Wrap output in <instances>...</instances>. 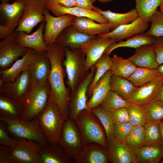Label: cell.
Masks as SVG:
<instances>
[{
	"label": "cell",
	"instance_id": "cell-5",
	"mask_svg": "<svg viewBox=\"0 0 163 163\" xmlns=\"http://www.w3.org/2000/svg\"><path fill=\"white\" fill-rule=\"evenodd\" d=\"M64 50L66 56L63 64L67 75L66 83L71 94L84 80L89 71L85 69V53L79 49L70 50L66 47Z\"/></svg>",
	"mask_w": 163,
	"mask_h": 163
},
{
	"label": "cell",
	"instance_id": "cell-33",
	"mask_svg": "<svg viewBox=\"0 0 163 163\" xmlns=\"http://www.w3.org/2000/svg\"><path fill=\"white\" fill-rule=\"evenodd\" d=\"M156 38L147 34L145 32L134 36L123 41L121 40L118 43H113L106 50L104 53L110 55L114 50L120 47H128L135 49L141 46L152 44L155 42Z\"/></svg>",
	"mask_w": 163,
	"mask_h": 163
},
{
	"label": "cell",
	"instance_id": "cell-13",
	"mask_svg": "<svg viewBox=\"0 0 163 163\" xmlns=\"http://www.w3.org/2000/svg\"><path fill=\"white\" fill-rule=\"evenodd\" d=\"M46 18L43 38L47 46L56 42L61 32L67 27L72 25L75 16L67 14L54 17L46 8L44 13Z\"/></svg>",
	"mask_w": 163,
	"mask_h": 163
},
{
	"label": "cell",
	"instance_id": "cell-39",
	"mask_svg": "<svg viewBox=\"0 0 163 163\" xmlns=\"http://www.w3.org/2000/svg\"><path fill=\"white\" fill-rule=\"evenodd\" d=\"M145 131L144 126H133L124 142L136 154L145 144Z\"/></svg>",
	"mask_w": 163,
	"mask_h": 163
},
{
	"label": "cell",
	"instance_id": "cell-2",
	"mask_svg": "<svg viewBox=\"0 0 163 163\" xmlns=\"http://www.w3.org/2000/svg\"><path fill=\"white\" fill-rule=\"evenodd\" d=\"M36 117L49 143L58 144L65 120L57 104L49 97L46 105Z\"/></svg>",
	"mask_w": 163,
	"mask_h": 163
},
{
	"label": "cell",
	"instance_id": "cell-24",
	"mask_svg": "<svg viewBox=\"0 0 163 163\" xmlns=\"http://www.w3.org/2000/svg\"><path fill=\"white\" fill-rule=\"evenodd\" d=\"M134 53L128 59L138 67L157 69L159 65L152 44H147L135 49Z\"/></svg>",
	"mask_w": 163,
	"mask_h": 163
},
{
	"label": "cell",
	"instance_id": "cell-30",
	"mask_svg": "<svg viewBox=\"0 0 163 163\" xmlns=\"http://www.w3.org/2000/svg\"><path fill=\"white\" fill-rule=\"evenodd\" d=\"M136 163H160L163 158L161 144L145 145L136 154Z\"/></svg>",
	"mask_w": 163,
	"mask_h": 163
},
{
	"label": "cell",
	"instance_id": "cell-45",
	"mask_svg": "<svg viewBox=\"0 0 163 163\" xmlns=\"http://www.w3.org/2000/svg\"><path fill=\"white\" fill-rule=\"evenodd\" d=\"M133 126L129 122L120 123L114 121L113 139L124 142Z\"/></svg>",
	"mask_w": 163,
	"mask_h": 163
},
{
	"label": "cell",
	"instance_id": "cell-28",
	"mask_svg": "<svg viewBox=\"0 0 163 163\" xmlns=\"http://www.w3.org/2000/svg\"><path fill=\"white\" fill-rule=\"evenodd\" d=\"M112 74L111 70L110 69L96 83L92 95L87 102V106L90 110L99 105L110 91V79Z\"/></svg>",
	"mask_w": 163,
	"mask_h": 163
},
{
	"label": "cell",
	"instance_id": "cell-25",
	"mask_svg": "<svg viewBox=\"0 0 163 163\" xmlns=\"http://www.w3.org/2000/svg\"><path fill=\"white\" fill-rule=\"evenodd\" d=\"M94 21L88 18L75 16L72 25L82 33L90 36L102 35L110 32L109 23H97Z\"/></svg>",
	"mask_w": 163,
	"mask_h": 163
},
{
	"label": "cell",
	"instance_id": "cell-15",
	"mask_svg": "<svg viewBox=\"0 0 163 163\" xmlns=\"http://www.w3.org/2000/svg\"><path fill=\"white\" fill-rule=\"evenodd\" d=\"M31 80L27 69L21 72L14 81L0 83V93L20 101L28 90Z\"/></svg>",
	"mask_w": 163,
	"mask_h": 163
},
{
	"label": "cell",
	"instance_id": "cell-18",
	"mask_svg": "<svg viewBox=\"0 0 163 163\" xmlns=\"http://www.w3.org/2000/svg\"><path fill=\"white\" fill-rule=\"evenodd\" d=\"M106 149L111 163H136V154L124 142L113 139Z\"/></svg>",
	"mask_w": 163,
	"mask_h": 163
},
{
	"label": "cell",
	"instance_id": "cell-42",
	"mask_svg": "<svg viewBox=\"0 0 163 163\" xmlns=\"http://www.w3.org/2000/svg\"><path fill=\"white\" fill-rule=\"evenodd\" d=\"M145 105L148 111V122L159 124L163 120V102L153 99Z\"/></svg>",
	"mask_w": 163,
	"mask_h": 163
},
{
	"label": "cell",
	"instance_id": "cell-31",
	"mask_svg": "<svg viewBox=\"0 0 163 163\" xmlns=\"http://www.w3.org/2000/svg\"><path fill=\"white\" fill-rule=\"evenodd\" d=\"M95 11L100 13L108 20L111 31L120 26L133 22L139 17L136 8L123 13L113 12L110 10L103 11L98 7Z\"/></svg>",
	"mask_w": 163,
	"mask_h": 163
},
{
	"label": "cell",
	"instance_id": "cell-29",
	"mask_svg": "<svg viewBox=\"0 0 163 163\" xmlns=\"http://www.w3.org/2000/svg\"><path fill=\"white\" fill-rule=\"evenodd\" d=\"M20 101L0 93V117L11 119H22Z\"/></svg>",
	"mask_w": 163,
	"mask_h": 163
},
{
	"label": "cell",
	"instance_id": "cell-36",
	"mask_svg": "<svg viewBox=\"0 0 163 163\" xmlns=\"http://www.w3.org/2000/svg\"><path fill=\"white\" fill-rule=\"evenodd\" d=\"M136 9L139 17L144 21L150 23L151 18L163 0H135Z\"/></svg>",
	"mask_w": 163,
	"mask_h": 163
},
{
	"label": "cell",
	"instance_id": "cell-51",
	"mask_svg": "<svg viewBox=\"0 0 163 163\" xmlns=\"http://www.w3.org/2000/svg\"><path fill=\"white\" fill-rule=\"evenodd\" d=\"M76 6L88 10H93L95 11L97 7L94 6L92 0H75Z\"/></svg>",
	"mask_w": 163,
	"mask_h": 163
},
{
	"label": "cell",
	"instance_id": "cell-8",
	"mask_svg": "<svg viewBox=\"0 0 163 163\" xmlns=\"http://www.w3.org/2000/svg\"><path fill=\"white\" fill-rule=\"evenodd\" d=\"M58 144L74 160L81 152L85 145L74 120H65Z\"/></svg>",
	"mask_w": 163,
	"mask_h": 163
},
{
	"label": "cell",
	"instance_id": "cell-9",
	"mask_svg": "<svg viewBox=\"0 0 163 163\" xmlns=\"http://www.w3.org/2000/svg\"><path fill=\"white\" fill-rule=\"evenodd\" d=\"M46 3V0H25L23 14L15 31L29 34L38 24L45 22Z\"/></svg>",
	"mask_w": 163,
	"mask_h": 163
},
{
	"label": "cell",
	"instance_id": "cell-10",
	"mask_svg": "<svg viewBox=\"0 0 163 163\" xmlns=\"http://www.w3.org/2000/svg\"><path fill=\"white\" fill-rule=\"evenodd\" d=\"M95 72L96 68L94 65L75 91L70 94L68 105L69 118L74 120L81 111L85 109L89 110L87 106V91Z\"/></svg>",
	"mask_w": 163,
	"mask_h": 163
},
{
	"label": "cell",
	"instance_id": "cell-11",
	"mask_svg": "<svg viewBox=\"0 0 163 163\" xmlns=\"http://www.w3.org/2000/svg\"><path fill=\"white\" fill-rule=\"evenodd\" d=\"M16 32L0 41V70L6 69L19 57L24 56L28 48L19 44L16 39Z\"/></svg>",
	"mask_w": 163,
	"mask_h": 163
},
{
	"label": "cell",
	"instance_id": "cell-43",
	"mask_svg": "<svg viewBox=\"0 0 163 163\" xmlns=\"http://www.w3.org/2000/svg\"><path fill=\"white\" fill-rule=\"evenodd\" d=\"M144 126L145 137L144 145L161 144L159 124L148 122Z\"/></svg>",
	"mask_w": 163,
	"mask_h": 163
},
{
	"label": "cell",
	"instance_id": "cell-14",
	"mask_svg": "<svg viewBox=\"0 0 163 163\" xmlns=\"http://www.w3.org/2000/svg\"><path fill=\"white\" fill-rule=\"evenodd\" d=\"M117 42L116 40L109 37L96 36L81 46L79 49L86 54V69L89 71L107 48Z\"/></svg>",
	"mask_w": 163,
	"mask_h": 163
},
{
	"label": "cell",
	"instance_id": "cell-22",
	"mask_svg": "<svg viewBox=\"0 0 163 163\" xmlns=\"http://www.w3.org/2000/svg\"><path fill=\"white\" fill-rule=\"evenodd\" d=\"M51 69V63L46 52L35 51L33 59L28 69L31 79L39 82L47 80Z\"/></svg>",
	"mask_w": 163,
	"mask_h": 163
},
{
	"label": "cell",
	"instance_id": "cell-19",
	"mask_svg": "<svg viewBox=\"0 0 163 163\" xmlns=\"http://www.w3.org/2000/svg\"><path fill=\"white\" fill-rule=\"evenodd\" d=\"M45 24V22L40 23L37 30L30 34L23 31H16L17 42L22 46L38 52H46L47 46L44 41L43 34Z\"/></svg>",
	"mask_w": 163,
	"mask_h": 163
},
{
	"label": "cell",
	"instance_id": "cell-16",
	"mask_svg": "<svg viewBox=\"0 0 163 163\" xmlns=\"http://www.w3.org/2000/svg\"><path fill=\"white\" fill-rule=\"evenodd\" d=\"M149 23L143 21L139 17L133 22L120 26L109 32L97 36L109 37L118 42L134 36L146 32Z\"/></svg>",
	"mask_w": 163,
	"mask_h": 163
},
{
	"label": "cell",
	"instance_id": "cell-48",
	"mask_svg": "<svg viewBox=\"0 0 163 163\" xmlns=\"http://www.w3.org/2000/svg\"><path fill=\"white\" fill-rule=\"evenodd\" d=\"M110 114L114 121L120 123L129 122V114L126 108H120Z\"/></svg>",
	"mask_w": 163,
	"mask_h": 163
},
{
	"label": "cell",
	"instance_id": "cell-35",
	"mask_svg": "<svg viewBox=\"0 0 163 163\" xmlns=\"http://www.w3.org/2000/svg\"><path fill=\"white\" fill-rule=\"evenodd\" d=\"M157 69L138 67L128 79L137 87L145 85L160 76Z\"/></svg>",
	"mask_w": 163,
	"mask_h": 163
},
{
	"label": "cell",
	"instance_id": "cell-58",
	"mask_svg": "<svg viewBox=\"0 0 163 163\" xmlns=\"http://www.w3.org/2000/svg\"><path fill=\"white\" fill-rule=\"evenodd\" d=\"M160 163H163V158H162V159H161V161Z\"/></svg>",
	"mask_w": 163,
	"mask_h": 163
},
{
	"label": "cell",
	"instance_id": "cell-26",
	"mask_svg": "<svg viewBox=\"0 0 163 163\" xmlns=\"http://www.w3.org/2000/svg\"><path fill=\"white\" fill-rule=\"evenodd\" d=\"M163 81V78L160 75L151 82L138 87L129 101L139 105L146 104L154 98Z\"/></svg>",
	"mask_w": 163,
	"mask_h": 163
},
{
	"label": "cell",
	"instance_id": "cell-56",
	"mask_svg": "<svg viewBox=\"0 0 163 163\" xmlns=\"http://www.w3.org/2000/svg\"><path fill=\"white\" fill-rule=\"evenodd\" d=\"M159 11L163 14V1L159 6Z\"/></svg>",
	"mask_w": 163,
	"mask_h": 163
},
{
	"label": "cell",
	"instance_id": "cell-55",
	"mask_svg": "<svg viewBox=\"0 0 163 163\" xmlns=\"http://www.w3.org/2000/svg\"><path fill=\"white\" fill-rule=\"evenodd\" d=\"M97 0L99 2L102 3H106L114 0Z\"/></svg>",
	"mask_w": 163,
	"mask_h": 163
},
{
	"label": "cell",
	"instance_id": "cell-40",
	"mask_svg": "<svg viewBox=\"0 0 163 163\" xmlns=\"http://www.w3.org/2000/svg\"><path fill=\"white\" fill-rule=\"evenodd\" d=\"M130 102L118 96L115 92L110 91L102 101L100 105L110 114L122 107L127 108Z\"/></svg>",
	"mask_w": 163,
	"mask_h": 163
},
{
	"label": "cell",
	"instance_id": "cell-37",
	"mask_svg": "<svg viewBox=\"0 0 163 163\" xmlns=\"http://www.w3.org/2000/svg\"><path fill=\"white\" fill-rule=\"evenodd\" d=\"M111 64L109 55L104 53L95 64L96 72L93 79L87 90L88 97L90 98L96 83L108 70L110 69Z\"/></svg>",
	"mask_w": 163,
	"mask_h": 163
},
{
	"label": "cell",
	"instance_id": "cell-12",
	"mask_svg": "<svg viewBox=\"0 0 163 163\" xmlns=\"http://www.w3.org/2000/svg\"><path fill=\"white\" fill-rule=\"evenodd\" d=\"M18 144L11 148L10 156L15 163H43L39 151L41 146L34 141L18 139Z\"/></svg>",
	"mask_w": 163,
	"mask_h": 163
},
{
	"label": "cell",
	"instance_id": "cell-21",
	"mask_svg": "<svg viewBox=\"0 0 163 163\" xmlns=\"http://www.w3.org/2000/svg\"><path fill=\"white\" fill-rule=\"evenodd\" d=\"M106 149L100 144L91 143L85 146L74 163H110Z\"/></svg>",
	"mask_w": 163,
	"mask_h": 163
},
{
	"label": "cell",
	"instance_id": "cell-7",
	"mask_svg": "<svg viewBox=\"0 0 163 163\" xmlns=\"http://www.w3.org/2000/svg\"><path fill=\"white\" fill-rule=\"evenodd\" d=\"M25 0H15L12 3L0 5V38L3 39L15 31L23 16Z\"/></svg>",
	"mask_w": 163,
	"mask_h": 163
},
{
	"label": "cell",
	"instance_id": "cell-6",
	"mask_svg": "<svg viewBox=\"0 0 163 163\" xmlns=\"http://www.w3.org/2000/svg\"><path fill=\"white\" fill-rule=\"evenodd\" d=\"M12 136L37 142L41 146L49 143L42 132L36 118L30 120L11 119L0 117Z\"/></svg>",
	"mask_w": 163,
	"mask_h": 163
},
{
	"label": "cell",
	"instance_id": "cell-47",
	"mask_svg": "<svg viewBox=\"0 0 163 163\" xmlns=\"http://www.w3.org/2000/svg\"><path fill=\"white\" fill-rule=\"evenodd\" d=\"M155 53L156 59L159 65L163 64V37L156 38L152 44Z\"/></svg>",
	"mask_w": 163,
	"mask_h": 163
},
{
	"label": "cell",
	"instance_id": "cell-38",
	"mask_svg": "<svg viewBox=\"0 0 163 163\" xmlns=\"http://www.w3.org/2000/svg\"><path fill=\"white\" fill-rule=\"evenodd\" d=\"M129 122L133 126H144L148 121V111L146 105L130 102L127 108Z\"/></svg>",
	"mask_w": 163,
	"mask_h": 163
},
{
	"label": "cell",
	"instance_id": "cell-34",
	"mask_svg": "<svg viewBox=\"0 0 163 163\" xmlns=\"http://www.w3.org/2000/svg\"><path fill=\"white\" fill-rule=\"evenodd\" d=\"M110 59L112 74L122 78L128 79L138 68L128 59L116 54Z\"/></svg>",
	"mask_w": 163,
	"mask_h": 163
},
{
	"label": "cell",
	"instance_id": "cell-44",
	"mask_svg": "<svg viewBox=\"0 0 163 163\" xmlns=\"http://www.w3.org/2000/svg\"><path fill=\"white\" fill-rule=\"evenodd\" d=\"M151 26L146 34L155 38L163 37V14L157 9L150 20Z\"/></svg>",
	"mask_w": 163,
	"mask_h": 163
},
{
	"label": "cell",
	"instance_id": "cell-46",
	"mask_svg": "<svg viewBox=\"0 0 163 163\" xmlns=\"http://www.w3.org/2000/svg\"><path fill=\"white\" fill-rule=\"evenodd\" d=\"M10 134L5 123L0 121V145L11 148L16 146L18 139L11 137Z\"/></svg>",
	"mask_w": 163,
	"mask_h": 163
},
{
	"label": "cell",
	"instance_id": "cell-32",
	"mask_svg": "<svg viewBox=\"0 0 163 163\" xmlns=\"http://www.w3.org/2000/svg\"><path fill=\"white\" fill-rule=\"evenodd\" d=\"M110 91L123 99L129 101L138 87L128 79L112 74L110 79Z\"/></svg>",
	"mask_w": 163,
	"mask_h": 163
},
{
	"label": "cell",
	"instance_id": "cell-4",
	"mask_svg": "<svg viewBox=\"0 0 163 163\" xmlns=\"http://www.w3.org/2000/svg\"><path fill=\"white\" fill-rule=\"evenodd\" d=\"M74 121L81 132L85 145L96 143L107 148L108 142L104 129L98 118L90 110L81 111Z\"/></svg>",
	"mask_w": 163,
	"mask_h": 163
},
{
	"label": "cell",
	"instance_id": "cell-41",
	"mask_svg": "<svg viewBox=\"0 0 163 163\" xmlns=\"http://www.w3.org/2000/svg\"><path fill=\"white\" fill-rule=\"evenodd\" d=\"M90 110L97 117L103 126L106 133L107 142L113 139L114 121L111 114L104 109L100 105Z\"/></svg>",
	"mask_w": 163,
	"mask_h": 163
},
{
	"label": "cell",
	"instance_id": "cell-1",
	"mask_svg": "<svg viewBox=\"0 0 163 163\" xmlns=\"http://www.w3.org/2000/svg\"><path fill=\"white\" fill-rule=\"evenodd\" d=\"M46 53L51 64L48 79L50 86L49 97L58 106L66 120L69 118L68 105L70 90L64 83L66 73L63 64L66 56L64 48L56 42L47 46Z\"/></svg>",
	"mask_w": 163,
	"mask_h": 163
},
{
	"label": "cell",
	"instance_id": "cell-20",
	"mask_svg": "<svg viewBox=\"0 0 163 163\" xmlns=\"http://www.w3.org/2000/svg\"><path fill=\"white\" fill-rule=\"evenodd\" d=\"M96 36L85 34L71 25L61 32L56 42L64 48L67 47L70 50L78 49L85 43Z\"/></svg>",
	"mask_w": 163,
	"mask_h": 163
},
{
	"label": "cell",
	"instance_id": "cell-17",
	"mask_svg": "<svg viewBox=\"0 0 163 163\" xmlns=\"http://www.w3.org/2000/svg\"><path fill=\"white\" fill-rule=\"evenodd\" d=\"M46 7L56 17L70 14L77 17L88 18L98 23L107 24L109 23L108 20L103 15L93 10L86 9L77 6L65 7L48 3H46Z\"/></svg>",
	"mask_w": 163,
	"mask_h": 163
},
{
	"label": "cell",
	"instance_id": "cell-49",
	"mask_svg": "<svg viewBox=\"0 0 163 163\" xmlns=\"http://www.w3.org/2000/svg\"><path fill=\"white\" fill-rule=\"evenodd\" d=\"M11 148L0 145V163H15L11 157Z\"/></svg>",
	"mask_w": 163,
	"mask_h": 163
},
{
	"label": "cell",
	"instance_id": "cell-27",
	"mask_svg": "<svg viewBox=\"0 0 163 163\" xmlns=\"http://www.w3.org/2000/svg\"><path fill=\"white\" fill-rule=\"evenodd\" d=\"M39 153L43 163H72L69 156L58 144L49 143L41 147Z\"/></svg>",
	"mask_w": 163,
	"mask_h": 163
},
{
	"label": "cell",
	"instance_id": "cell-54",
	"mask_svg": "<svg viewBox=\"0 0 163 163\" xmlns=\"http://www.w3.org/2000/svg\"><path fill=\"white\" fill-rule=\"evenodd\" d=\"M157 69L159 72L160 75L163 78V64L159 65Z\"/></svg>",
	"mask_w": 163,
	"mask_h": 163
},
{
	"label": "cell",
	"instance_id": "cell-23",
	"mask_svg": "<svg viewBox=\"0 0 163 163\" xmlns=\"http://www.w3.org/2000/svg\"><path fill=\"white\" fill-rule=\"evenodd\" d=\"M35 51L28 48L26 53L14 62L8 69L0 71V83L13 82L22 72L28 69L34 58Z\"/></svg>",
	"mask_w": 163,
	"mask_h": 163
},
{
	"label": "cell",
	"instance_id": "cell-3",
	"mask_svg": "<svg viewBox=\"0 0 163 163\" xmlns=\"http://www.w3.org/2000/svg\"><path fill=\"white\" fill-rule=\"evenodd\" d=\"M49 91L48 80L39 82L31 79L28 90L20 101L22 120H30L36 117L46 105Z\"/></svg>",
	"mask_w": 163,
	"mask_h": 163
},
{
	"label": "cell",
	"instance_id": "cell-53",
	"mask_svg": "<svg viewBox=\"0 0 163 163\" xmlns=\"http://www.w3.org/2000/svg\"><path fill=\"white\" fill-rule=\"evenodd\" d=\"M159 124L162 140L161 144L163 145V120Z\"/></svg>",
	"mask_w": 163,
	"mask_h": 163
},
{
	"label": "cell",
	"instance_id": "cell-50",
	"mask_svg": "<svg viewBox=\"0 0 163 163\" xmlns=\"http://www.w3.org/2000/svg\"><path fill=\"white\" fill-rule=\"evenodd\" d=\"M47 3L65 7L76 6L75 0H46Z\"/></svg>",
	"mask_w": 163,
	"mask_h": 163
},
{
	"label": "cell",
	"instance_id": "cell-52",
	"mask_svg": "<svg viewBox=\"0 0 163 163\" xmlns=\"http://www.w3.org/2000/svg\"><path fill=\"white\" fill-rule=\"evenodd\" d=\"M153 99L160 101L163 102V81Z\"/></svg>",
	"mask_w": 163,
	"mask_h": 163
},
{
	"label": "cell",
	"instance_id": "cell-57",
	"mask_svg": "<svg viewBox=\"0 0 163 163\" xmlns=\"http://www.w3.org/2000/svg\"><path fill=\"white\" fill-rule=\"evenodd\" d=\"M2 3L9 2V0H0Z\"/></svg>",
	"mask_w": 163,
	"mask_h": 163
},
{
	"label": "cell",
	"instance_id": "cell-59",
	"mask_svg": "<svg viewBox=\"0 0 163 163\" xmlns=\"http://www.w3.org/2000/svg\"><path fill=\"white\" fill-rule=\"evenodd\" d=\"M92 1H93V2H95L96 0H92Z\"/></svg>",
	"mask_w": 163,
	"mask_h": 163
}]
</instances>
